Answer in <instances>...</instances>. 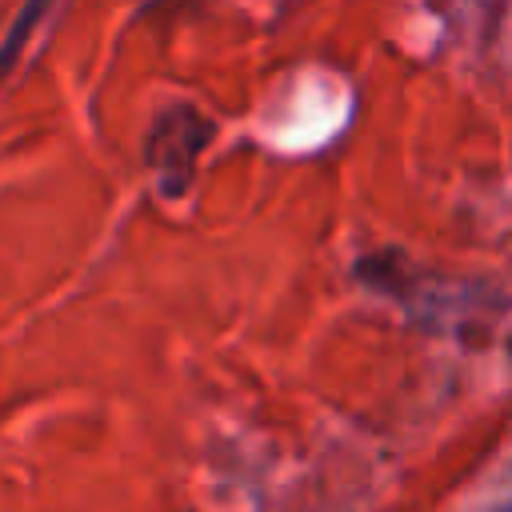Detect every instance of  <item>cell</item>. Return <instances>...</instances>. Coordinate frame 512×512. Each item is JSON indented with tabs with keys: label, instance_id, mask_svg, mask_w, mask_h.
Instances as JSON below:
<instances>
[{
	"label": "cell",
	"instance_id": "1",
	"mask_svg": "<svg viewBox=\"0 0 512 512\" xmlns=\"http://www.w3.org/2000/svg\"><path fill=\"white\" fill-rule=\"evenodd\" d=\"M212 140V120L192 104H168L156 112L144 136V164L152 168L164 196H180L192 184L196 156Z\"/></svg>",
	"mask_w": 512,
	"mask_h": 512
},
{
	"label": "cell",
	"instance_id": "2",
	"mask_svg": "<svg viewBox=\"0 0 512 512\" xmlns=\"http://www.w3.org/2000/svg\"><path fill=\"white\" fill-rule=\"evenodd\" d=\"M52 4H56V0H24V4H20L16 20L8 24V32H4V40H0V84H4V80H8V72L16 68V60H20L24 44H28V40H32V32L40 28V20L52 12Z\"/></svg>",
	"mask_w": 512,
	"mask_h": 512
},
{
	"label": "cell",
	"instance_id": "3",
	"mask_svg": "<svg viewBox=\"0 0 512 512\" xmlns=\"http://www.w3.org/2000/svg\"><path fill=\"white\" fill-rule=\"evenodd\" d=\"M500 512H512V504H504V508H500Z\"/></svg>",
	"mask_w": 512,
	"mask_h": 512
}]
</instances>
